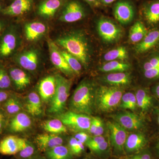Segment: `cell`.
Returning a JSON list of instances; mask_svg holds the SVG:
<instances>
[{
  "instance_id": "cell-21",
  "label": "cell",
  "mask_w": 159,
  "mask_h": 159,
  "mask_svg": "<svg viewBox=\"0 0 159 159\" xmlns=\"http://www.w3.org/2000/svg\"><path fill=\"white\" fill-rule=\"evenodd\" d=\"M62 4V0H44L39 6L38 13L44 18H51L55 15Z\"/></svg>"
},
{
  "instance_id": "cell-39",
  "label": "cell",
  "mask_w": 159,
  "mask_h": 159,
  "mask_svg": "<svg viewBox=\"0 0 159 159\" xmlns=\"http://www.w3.org/2000/svg\"><path fill=\"white\" fill-rule=\"evenodd\" d=\"M122 159H154L149 147L137 153L122 157Z\"/></svg>"
},
{
  "instance_id": "cell-46",
  "label": "cell",
  "mask_w": 159,
  "mask_h": 159,
  "mask_svg": "<svg viewBox=\"0 0 159 159\" xmlns=\"http://www.w3.org/2000/svg\"><path fill=\"white\" fill-rule=\"evenodd\" d=\"M98 117H92L91 120V125L90 126L89 132L91 134L94 135L97 129V123H98Z\"/></svg>"
},
{
  "instance_id": "cell-30",
  "label": "cell",
  "mask_w": 159,
  "mask_h": 159,
  "mask_svg": "<svg viewBox=\"0 0 159 159\" xmlns=\"http://www.w3.org/2000/svg\"><path fill=\"white\" fill-rule=\"evenodd\" d=\"M131 68V65L128 63L121 61H107L99 68V71L103 73H116L127 72Z\"/></svg>"
},
{
  "instance_id": "cell-42",
  "label": "cell",
  "mask_w": 159,
  "mask_h": 159,
  "mask_svg": "<svg viewBox=\"0 0 159 159\" xmlns=\"http://www.w3.org/2000/svg\"><path fill=\"white\" fill-rule=\"evenodd\" d=\"M144 76L148 79H153L159 77V67L144 71Z\"/></svg>"
},
{
  "instance_id": "cell-17",
  "label": "cell",
  "mask_w": 159,
  "mask_h": 159,
  "mask_svg": "<svg viewBox=\"0 0 159 159\" xmlns=\"http://www.w3.org/2000/svg\"><path fill=\"white\" fill-rule=\"evenodd\" d=\"M102 82L110 86L122 88L130 85L132 77L130 73L127 72L109 73L101 77Z\"/></svg>"
},
{
  "instance_id": "cell-22",
  "label": "cell",
  "mask_w": 159,
  "mask_h": 159,
  "mask_svg": "<svg viewBox=\"0 0 159 159\" xmlns=\"http://www.w3.org/2000/svg\"><path fill=\"white\" fill-rule=\"evenodd\" d=\"M31 2L29 0H15L11 5L2 10L3 14L17 16L25 13L31 9Z\"/></svg>"
},
{
  "instance_id": "cell-55",
  "label": "cell",
  "mask_w": 159,
  "mask_h": 159,
  "mask_svg": "<svg viewBox=\"0 0 159 159\" xmlns=\"http://www.w3.org/2000/svg\"><path fill=\"white\" fill-rule=\"evenodd\" d=\"M28 159H47L46 157H42L40 156H34L31 157L30 158Z\"/></svg>"
},
{
  "instance_id": "cell-25",
  "label": "cell",
  "mask_w": 159,
  "mask_h": 159,
  "mask_svg": "<svg viewBox=\"0 0 159 159\" xmlns=\"http://www.w3.org/2000/svg\"><path fill=\"white\" fill-rule=\"evenodd\" d=\"M18 137L10 135L0 142V154L4 155H15L18 153Z\"/></svg>"
},
{
  "instance_id": "cell-4",
  "label": "cell",
  "mask_w": 159,
  "mask_h": 159,
  "mask_svg": "<svg viewBox=\"0 0 159 159\" xmlns=\"http://www.w3.org/2000/svg\"><path fill=\"white\" fill-rule=\"evenodd\" d=\"M56 89L50 101L48 111L49 114L57 116L64 112L67 100L70 95L72 82L61 75H56Z\"/></svg>"
},
{
  "instance_id": "cell-38",
  "label": "cell",
  "mask_w": 159,
  "mask_h": 159,
  "mask_svg": "<svg viewBox=\"0 0 159 159\" xmlns=\"http://www.w3.org/2000/svg\"><path fill=\"white\" fill-rule=\"evenodd\" d=\"M11 80L9 74L3 67L0 66V89H7L11 85Z\"/></svg>"
},
{
  "instance_id": "cell-37",
  "label": "cell",
  "mask_w": 159,
  "mask_h": 159,
  "mask_svg": "<svg viewBox=\"0 0 159 159\" xmlns=\"http://www.w3.org/2000/svg\"><path fill=\"white\" fill-rule=\"evenodd\" d=\"M61 52L75 74L77 75L80 74L82 70V65L79 60L64 49L61 50Z\"/></svg>"
},
{
  "instance_id": "cell-49",
  "label": "cell",
  "mask_w": 159,
  "mask_h": 159,
  "mask_svg": "<svg viewBox=\"0 0 159 159\" xmlns=\"http://www.w3.org/2000/svg\"><path fill=\"white\" fill-rule=\"evenodd\" d=\"M9 97V94L8 92L0 89V102H5Z\"/></svg>"
},
{
  "instance_id": "cell-54",
  "label": "cell",
  "mask_w": 159,
  "mask_h": 159,
  "mask_svg": "<svg viewBox=\"0 0 159 159\" xmlns=\"http://www.w3.org/2000/svg\"><path fill=\"white\" fill-rule=\"evenodd\" d=\"M3 122H4V116L0 112V133L2 132V129Z\"/></svg>"
},
{
  "instance_id": "cell-43",
  "label": "cell",
  "mask_w": 159,
  "mask_h": 159,
  "mask_svg": "<svg viewBox=\"0 0 159 159\" xmlns=\"http://www.w3.org/2000/svg\"><path fill=\"white\" fill-rule=\"evenodd\" d=\"M74 138L85 145L86 142L90 139L91 137L84 132L82 131L77 133Z\"/></svg>"
},
{
  "instance_id": "cell-36",
  "label": "cell",
  "mask_w": 159,
  "mask_h": 159,
  "mask_svg": "<svg viewBox=\"0 0 159 159\" xmlns=\"http://www.w3.org/2000/svg\"><path fill=\"white\" fill-rule=\"evenodd\" d=\"M4 107L9 115H16L22 110L23 105L17 97L11 96L5 101Z\"/></svg>"
},
{
  "instance_id": "cell-50",
  "label": "cell",
  "mask_w": 159,
  "mask_h": 159,
  "mask_svg": "<svg viewBox=\"0 0 159 159\" xmlns=\"http://www.w3.org/2000/svg\"><path fill=\"white\" fill-rule=\"evenodd\" d=\"M92 7H98L100 4V0H83Z\"/></svg>"
},
{
  "instance_id": "cell-19",
  "label": "cell",
  "mask_w": 159,
  "mask_h": 159,
  "mask_svg": "<svg viewBox=\"0 0 159 159\" xmlns=\"http://www.w3.org/2000/svg\"><path fill=\"white\" fill-rule=\"evenodd\" d=\"M47 27L45 24L39 21L27 23L25 27L26 39L29 41H35L40 39L46 34Z\"/></svg>"
},
{
  "instance_id": "cell-58",
  "label": "cell",
  "mask_w": 159,
  "mask_h": 159,
  "mask_svg": "<svg viewBox=\"0 0 159 159\" xmlns=\"http://www.w3.org/2000/svg\"><path fill=\"white\" fill-rule=\"evenodd\" d=\"M114 159H122V158H117V157H114Z\"/></svg>"
},
{
  "instance_id": "cell-35",
  "label": "cell",
  "mask_w": 159,
  "mask_h": 159,
  "mask_svg": "<svg viewBox=\"0 0 159 159\" xmlns=\"http://www.w3.org/2000/svg\"><path fill=\"white\" fill-rule=\"evenodd\" d=\"M119 107L124 110H129L134 111L138 107L135 94L130 92L124 93L121 98Z\"/></svg>"
},
{
  "instance_id": "cell-6",
  "label": "cell",
  "mask_w": 159,
  "mask_h": 159,
  "mask_svg": "<svg viewBox=\"0 0 159 159\" xmlns=\"http://www.w3.org/2000/svg\"><path fill=\"white\" fill-rule=\"evenodd\" d=\"M107 125L109 131L112 156L117 158L125 156L124 145L128 136L127 130L115 121H108Z\"/></svg>"
},
{
  "instance_id": "cell-53",
  "label": "cell",
  "mask_w": 159,
  "mask_h": 159,
  "mask_svg": "<svg viewBox=\"0 0 159 159\" xmlns=\"http://www.w3.org/2000/svg\"><path fill=\"white\" fill-rule=\"evenodd\" d=\"M116 1V0H100V3H102L104 5H108L113 3Z\"/></svg>"
},
{
  "instance_id": "cell-44",
  "label": "cell",
  "mask_w": 159,
  "mask_h": 159,
  "mask_svg": "<svg viewBox=\"0 0 159 159\" xmlns=\"http://www.w3.org/2000/svg\"><path fill=\"white\" fill-rule=\"evenodd\" d=\"M104 132V123L101 118L99 117L97 129L93 135L94 136L102 135Z\"/></svg>"
},
{
  "instance_id": "cell-8",
  "label": "cell",
  "mask_w": 159,
  "mask_h": 159,
  "mask_svg": "<svg viewBox=\"0 0 159 159\" xmlns=\"http://www.w3.org/2000/svg\"><path fill=\"white\" fill-rule=\"evenodd\" d=\"M97 30L102 39L109 43L117 41L122 34V30L119 26L106 18H102L98 21Z\"/></svg>"
},
{
  "instance_id": "cell-3",
  "label": "cell",
  "mask_w": 159,
  "mask_h": 159,
  "mask_svg": "<svg viewBox=\"0 0 159 159\" xmlns=\"http://www.w3.org/2000/svg\"><path fill=\"white\" fill-rule=\"evenodd\" d=\"M124 93L122 88L112 86L97 87L95 96V111L109 112L119 107Z\"/></svg>"
},
{
  "instance_id": "cell-26",
  "label": "cell",
  "mask_w": 159,
  "mask_h": 159,
  "mask_svg": "<svg viewBox=\"0 0 159 159\" xmlns=\"http://www.w3.org/2000/svg\"><path fill=\"white\" fill-rule=\"evenodd\" d=\"M137 106L142 112H148L153 106V98L148 91L145 89L137 90L135 94Z\"/></svg>"
},
{
  "instance_id": "cell-40",
  "label": "cell",
  "mask_w": 159,
  "mask_h": 159,
  "mask_svg": "<svg viewBox=\"0 0 159 159\" xmlns=\"http://www.w3.org/2000/svg\"><path fill=\"white\" fill-rule=\"evenodd\" d=\"M106 140V139L105 137L102 135L91 137L89 140L86 142L85 145L91 150Z\"/></svg>"
},
{
  "instance_id": "cell-15",
  "label": "cell",
  "mask_w": 159,
  "mask_h": 159,
  "mask_svg": "<svg viewBox=\"0 0 159 159\" xmlns=\"http://www.w3.org/2000/svg\"><path fill=\"white\" fill-rule=\"evenodd\" d=\"M113 14L118 21L125 25L131 22L133 20L134 10L130 3L127 1H120L115 4Z\"/></svg>"
},
{
  "instance_id": "cell-59",
  "label": "cell",
  "mask_w": 159,
  "mask_h": 159,
  "mask_svg": "<svg viewBox=\"0 0 159 159\" xmlns=\"http://www.w3.org/2000/svg\"><path fill=\"white\" fill-rule=\"evenodd\" d=\"M1 9H2V6H1V4H0V10H1Z\"/></svg>"
},
{
  "instance_id": "cell-16",
  "label": "cell",
  "mask_w": 159,
  "mask_h": 159,
  "mask_svg": "<svg viewBox=\"0 0 159 159\" xmlns=\"http://www.w3.org/2000/svg\"><path fill=\"white\" fill-rule=\"evenodd\" d=\"M56 89V76H47L39 82L38 91L41 99L45 102H50L54 95Z\"/></svg>"
},
{
  "instance_id": "cell-51",
  "label": "cell",
  "mask_w": 159,
  "mask_h": 159,
  "mask_svg": "<svg viewBox=\"0 0 159 159\" xmlns=\"http://www.w3.org/2000/svg\"><path fill=\"white\" fill-rule=\"evenodd\" d=\"M153 93L155 96L159 98V83L155 86L153 88Z\"/></svg>"
},
{
  "instance_id": "cell-20",
  "label": "cell",
  "mask_w": 159,
  "mask_h": 159,
  "mask_svg": "<svg viewBox=\"0 0 159 159\" xmlns=\"http://www.w3.org/2000/svg\"><path fill=\"white\" fill-rule=\"evenodd\" d=\"M9 74L11 82L18 90L25 89L31 84L30 76L21 69L11 68L9 70Z\"/></svg>"
},
{
  "instance_id": "cell-47",
  "label": "cell",
  "mask_w": 159,
  "mask_h": 159,
  "mask_svg": "<svg viewBox=\"0 0 159 159\" xmlns=\"http://www.w3.org/2000/svg\"><path fill=\"white\" fill-rule=\"evenodd\" d=\"M85 151V147L84 144H83L79 141H78V145L77 148H76V151L74 153V156H80Z\"/></svg>"
},
{
  "instance_id": "cell-34",
  "label": "cell",
  "mask_w": 159,
  "mask_h": 159,
  "mask_svg": "<svg viewBox=\"0 0 159 159\" xmlns=\"http://www.w3.org/2000/svg\"><path fill=\"white\" fill-rule=\"evenodd\" d=\"M91 151L95 156L99 159H107L112 156L110 144L109 141L107 140Z\"/></svg>"
},
{
  "instance_id": "cell-1",
  "label": "cell",
  "mask_w": 159,
  "mask_h": 159,
  "mask_svg": "<svg viewBox=\"0 0 159 159\" xmlns=\"http://www.w3.org/2000/svg\"><path fill=\"white\" fill-rule=\"evenodd\" d=\"M54 42L77 57L84 68L89 66L91 61L90 46L87 38L82 31L67 32L57 38Z\"/></svg>"
},
{
  "instance_id": "cell-57",
  "label": "cell",
  "mask_w": 159,
  "mask_h": 159,
  "mask_svg": "<svg viewBox=\"0 0 159 159\" xmlns=\"http://www.w3.org/2000/svg\"><path fill=\"white\" fill-rule=\"evenodd\" d=\"M85 159H99L98 158H97V157H96V158L89 157V158H86Z\"/></svg>"
},
{
  "instance_id": "cell-11",
  "label": "cell",
  "mask_w": 159,
  "mask_h": 159,
  "mask_svg": "<svg viewBox=\"0 0 159 159\" xmlns=\"http://www.w3.org/2000/svg\"><path fill=\"white\" fill-rule=\"evenodd\" d=\"M85 15V9L80 2L71 1L64 7L59 20L62 22H75L83 19Z\"/></svg>"
},
{
  "instance_id": "cell-14",
  "label": "cell",
  "mask_w": 159,
  "mask_h": 159,
  "mask_svg": "<svg viewBox=\"0 0 159 159\" xmlns=\"http://www.w3.org/2000/svg\"><path fill=\"white\" fill-rule=\"evenodd\" d=\"M35 142L40 151L46 152L50 149L63 145L65 142L61 136L54 134H42L38 135L35 138Z\"/></svg>"
},
{
  "instance_id": "cell-18",
  "label": "cell",
  "mask_w": 159,
  "mask_h": 159,
  "mask_svg": "<svg viewBox=\"0 0 159 159\" xmlns=\"http://www.w3.org/2000/svg\"><path fill=\"white\" fill-rule=\"evenodd\" d=\"M32 124L30 117L27 114L20 112L16 114L10 120L9 129L13 133L22 132L30 128Z\"/></svg>"
},
{
  "instance_id": "cell-13",
  "label": "cell",
  "mask_w": 159,
  "mask_h": 159,
  "mask_svg": "<svg viewBox=\"0 0 159 159\" xmlns=\"http://www.w3.org/2000/svg\"><path fill=\"white\" fill-rule=\"evenodd\" d=\"M148 139L141 132H135L128 135L124 145L125 156L137 153L148 148Z\"/></svg>"
},
{
  "instance_id": "cell-7",
  "label": "cell",
  "mask_w": 159,
  "mask_h": 159,
  "mask_svg": "<svg viewBox=\"0 0 159 159\" xmlns=\"http://www.w3.org/2000/svg\"><path fill=\"white\" fill-rule=\"evenodd\" d=\"M66 127L76 132L88 131L90 126L92 117L89 115L78 113L73 111L64 112L57 116Z\"/></svg>"
},
{
  "instance_id": "cell-52",
  "label": "cell",
  "mask_w": 159,
  "mask_h": 159,
  "mask_svg": "<svg viewBox=\"0 0 159 159\" xmlns=\"http://www.w3.org/2000/svg\"><path fill=\"white\" fill-rule=\"evenodd\" d=\"M6 24L4 21L0 20V35L6 29Z\"/></svg>"
},
{
  "instance_id": "cell-56",
  "label": "cell",
  "mask_w": 159,
  "mask_h": 159,
  "mask_svg": "<svg viewBox=\"0 0 159 159\" xmlns=\"http://www.w3.org/2000/svg\"><path fill=\"white\" fill-rule=\"evenodd\" d=\"M157 122L158 124L159 125V109L158 111L157 115Z\"/></svg>"
},
{
  "instance_id": "cell-10",
  "label": "cell",
  "mask_w": 159,
  "mask_h": 159,
  "mask_svg": "<svg viewBox=\"0 0 159 159\" xmlns=\"http://www.w3.org/2000/svg\"><path fill=\"white\" fill-rule=\"evenodd\" d=\"M50 59L54 66L68 77H72L75 74L63 56L58 46L50 39L48 41Z\"/></svg>"
},
{
  "instance_id": "cell-48",
  "label": "cell",
  "mask_w": 159,
  "mask_h": 159,
  "mask_svg": "<svg viewBox=\"0 0 159 159\" xmlns=\"http://www.w3.org/2000/svg\"><path fill=\"white\" fill-rule=\"evenodd\" d=\"M150 149L153 155L154 159L156 157L157 159H159V140L155 144L153 148H150Z\"/></svg>"
},
{
  "instance_id": "cell-28",
  "label": "cell",
  "mask_w": 159,
  "mask_h": 159,
  "mask_svg": "<svg viewBox=\"0 0 159 159\" xmlns=\"http://www.w3.org/2000/svg\"><path fill=\"white\" fill-rule=\"evenodd\" d=\"M47 159H74V156L68 146H56L45 152Z\"/></svg>"
},
{
  "instance_id": "cell-60",
  "label": "cell",
  "mask_w": 159,
  "mask_h": 159,
  "mask_svg": "<svg viewBox=\"0 0 159 159\" xmlns=\"http://www.w3.org/2000/svg\"><path fill=\"white\" fill-rule=\"evenodd\" d=\"M29 1H30V2H32V0H29Z\"/></svg>"
},
{
  "instance_id": "cell-9",
  "label": "cell",
  "mask_w": 159,
  "mask_h": 159,
  "mask_svg": "<svg viewBox=\"0 0 159 159\" xmlns=\"http://www.w3.org/2000/svg\"><path fill=\"white\" fill-rule=\"evenodd\" d=\"M111 117L126 130H139L144 126V121L142 118L130 111L119 112L111 116Z\"/></svg>"
},
{
  "instance_id": "cell-31",
  "label": "cell",
  "mask_w": 159,
  "mask_h": 159,
  "mask_svg": "<svg viewBox=\"0 0 159 159\" xmlns=\"http://www.w3.org/2000/svg\"><path fill=\"white\" fill-rule=\"evenodd\" d=\"M19 151L18 157L20 159H28L34 156L36 152L34 145L29 140L22 138H18Z\"/></svg>"
},
{
  "instance_id": "cell-24",
  "label": "cell",
  "mask_w": 159,
  "mask_h": 159,
  "mask_svg": "<svg viewBox=\"0 0 159 159\" xmlns=\"http://www.w3.org/2000/svg\"><path fill=\"white\" fill-rule=\"evenodd\" d=\"M25 107L27 112L33 116H39L42 114L41 99L35 92H31L26 98Z\"/></svg>"
},
{
  "instance_id": "cell-33",
  "label": "cell",
  "mask_w": 159,
  "mask_h": 159,
  "mask_svg": "<svg viewBox=\"0 0 159 159\" xmlns=\"http://www.w3.org/2000/svg\"><path fill=\"white\" fill-rule=\"evenodd\" d=\"M128 57V53L126 48L120 47L112 49L107 52L103 58L106 61H123Z\"/></svg>"
},
{
  "instance_id": "cell-41",
  "label": "cell",
  "mask_w": 159,
  "mask_h": 159,
  "mask_svg": "<svg viewBox=\"0 0 159 159\" xmlns=\"http://www.w3.org/2000/svg\"><path fill=\"white\" fill-rule=\"evenodd\" d=\"M159 67V55L151 58L144 64L143 68L144 71L147 70Z\"/></svg>"
},
{
  "instance_id": "cell-23",
  "label": "cell",
  "mask_w": 159,
  "mask_h": 159,
  "mask_svg": "<svg viewBox=\"0 0 159 159\" xmlns=\"http://www.w3.org/2000/svg\"><path fill=\"white\" fill-rule=\"evenodd\" d=\"M159 42V30H154L148 32L141 41L135 46V50L139 54L149 51Z\"/></svg>"
},
{
  "instance_id": "cell-32",
  "label": "cell",
  "mask_w": 159,
  "mask_h": 159,
  "mask_svg": "<svg viewBox=\"0 0 159 159\" xmlns=\"http://www.w3.org/2000/svg\"><path fill=\"white\" fill-rule=\"evenodd\" d=\"M44 130L51 134H59L67 132V129L59 119H53L44 121L42 123Z\"/></svg>"
},
{
  "instance_id": "cell-2",
  "label": "cell",
  "mask_w": 159,
  "mask_h": 159,
  "mask_svg": "<svg viewBox=\"0 0 159 159\" xmlns=\"http://www.w3.org/2000/svg\"><path fill=\"white\" fill-rule=\"evenodd\" d=\"M97 87L89 79L82 80L74 90L69 102L70 111L90 115L95 111V100Z\"/></svg>"
},
{
  "instance_id": "cell-12",
  "label": "cell",
  "mask_w": 159,
  "mask_h": 159,
  "mask_svg": "<svg viewBox=\"0 0 159 159\" xmlns=\"http://www.w3.org/2000/svg\"><path fill=\"white\" fill-rule=\"evenodd\" d=\"M38 52L34 49L21 51L15 56L14 61L22 68L29 71L36 70L39 63Z\"/></svg>"
},
{
  "instance_id": "cell-29",
  "label": "cell",
  "mask_w": 159,
  "mask_h": 159,
  "mask_svg": "<svg viewBox=\"0 0 159 159\" xmlns=\"http://www.w3.org/2000/svg\"><path fill=\"white\" fill-rule=\"evenodd\" d=\"M148 33V30L142 22L138 21L135 23L129 30V39L131 43L140 42Z\"/></svg>"
},
{
  "instance_id": "cell-5",
  "label": "cell",
  "mask_w": 159,
  "mask_h": 159,
  "mask_svg": "<svg viewBox=\"0 0 159 159\" xmlns=\"http://www.w3.org/2000/svg\"><path fill=\"white\" fill-rule=\"evenodd\" d=\"M20 38L14 26H8L0 35V60L14 55L20 45Z\"/></svg>"
},
{
  "instance_id": "cell-45",
  "label": "cell",
  "mask_w": 159,
  "mask_h": 159,
  "mask_svg": "<svg viewBox=\"0 0 159 159\" xmlns=\"http://www.w3.org/2000/svg\"><path fill=\"white\" fill-rule=\"evenodd\" d=\"M77 145H78V140L77 139H75L74 137L70 138L69 140L68 147L74 156L76 148H77Z\"/></svg>"
},
{
  "instance_id": "cell-27",
  "label": "cell",
  "mask_w": 159,
  "mask_h": 159,
  "mask_svg": "<svg viewBox=\"0 0 159 159\" xmlns=\"http://www.w3.org/2000/svg\"><path fill=\"white\" fill-rule=\"evenodd\" d=\"M143 15L148 23L155 24L159 22V0L146 4L143 9Z\"/></svg>"
}]
</instances>
